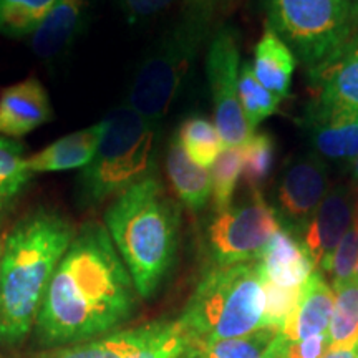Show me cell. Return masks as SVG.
<instances>
[{"label":"cell","instance_id":"6da1fadb","mask_svg":"<svg viewBox=\"0 0 358 358\" xmlns=\"http://www.w3.org/2000/svg\"><path fill=\"white\" fill-rule=\"evenodd\" d=\"M136 287L105 224L85 222L55 268L38 317L45 345L80 343L113 332L136 307Z\"/></svg>","mask_w":358,"mask_h":358},{"label":"cell","instance_id":"7a4b0ae2","mask_svg":"<svg viewBox=\"0 0 358 358\" xmlns=\"http://www.w3.org/2000/svg\"><path fill=\"white\" fill-rule=\"evenodd\" d=\"M75 232L64 214L47 208L27 214L8 232L0 264V342L15 343L32 330Z\"/></svg>","mask_w":358,"mask_h":358},{"label":"cell","instance_id":"3957f363","mask_svg":"<svg viewBox=\"0 0 358 358\" xmlns=\"http://www.w3.org/2000/svg\"><path fill=\"white\" fill-rule=\"evenodd\" d=\"M105 227L138 295L153 297L176 257L178 204L158 179L150 176L116 196L105 213Z\"/></svg>","mask_w":358,"mask_h":358},{"label":"cell","instance_id":"277c9868","mask_svg":"<svg viewBox=\"0 0 358 358\" xmlns=\"http://www.w3.org/2000/svg\"><path fill=\"white\" fill-rule=\"evenodd\" d=\"M178 324L189 340V347L243 337L264 329L257 261L211 268L187 301Z\"/></svg>","mask_w":358,"mask_h":358},{"label":"cell","instance_id":"5b68a950","mask_svg":"<svg viewBox=\"0 0 358 358\" xmlns=\"http://www.w3.org/2000/svg\"><path fill=\"white\" fill-rule=\"evenodd\" d=\"M213 2L189 0L181 19L148 50L134 71L127 105L156 127L181 93L191 66L208 37Z\"/></svg>","mask_w":358,"mask_h":358},{"label":"cell","instance_id":"8992f818","mask_svg":"<svg viewBox=\"0 0 358 358\" xmlns=\"http://www.w3.org/2000/svg\"><path fill=\"white\" fill-rule=\"evenodd\" d=\"M96 153L78 179L85 203L100 204L150 178L155 166L156 124L129 105L115 108L105 120Z\"/></svg>","mask_w":358,"mask_h":358},{"label":"cell","instance_id":"52a82bcc","mask_svg":"<svg viewBox=\"0 0 358 358\" xmlns=\"http://www.w3.org/2000/svg\"><path fill=\"white\" fill-rule=\"evenodd\" d=\"M267 29L292 50L308 75L358 37V0H264Z\"/></svg>","mask_w":358,"mask_h":358},{"label":"cell","instance_id":"ba28073f","mask_svg":"<svg viewBox=\"0 0 358 358\" xmlns=\"http://www.w3.org/2000/svg\"><path fill=\"white\" fill-rule=\"evenodd\" d=\"M280 229L272 206L262 191L249 189L243 203L214 214L206 231V243L216 267L257 261L271 237Z\"/></svg>","mask_w":358,"mask_h":358},{"label":"cell","instance_id":"9c48e42d","mask_svg":"<svg viewBox=\"0 0 358 358\" xmlns=\"http://www.w3.org/2000/svg\"><path fill=\"white\" fill-rule=\"evenodd\" d=\"M239 45L236 32L221 29L209 43L206 75L214 105V124L227 148L244 146L252 136L239 100Z\"/></svg>","mask_w":358,"mask_h":358},{"label":"cell","instance_id":"30bf717a","mask_svg":"<svg viewBox=\"0 0 358 358\" xmlns=\"http://www.w3.org/2000/svg\"><path fill=\"white\" fill-rule=\"evenodd\" d=\"M329 192V173L322 156H299L282 169L272 194V209L282 229L301 237Z\"/></svg>","mask_w":358,"mask_h":358},{"label":"cell","instance_id":"8fae6325","mask_svg":"<svg viewBox=\"0 0 358 358\" xmlns=\"http://www.w3.org/2000/svg\"><path fill=\"white\" fill-rule=\"evenodd\" d=\"M308 78L315 96L306 120L358 113V37Z\"/></svg>","mask_w":358,"mask_h":358},{"label":"cell","instance_id":"7c38bea8","mask_svg":"<svg viewBox=\"0 0 358 358\" xmlns=\"http://www.w3.org/2000/svg\"><path fill=\"white\" fill-rule=\"evenodd\" d=\"M355 191L345 185L327 192L310 222L299 237L313 267H324L343 236L353 226Z\"/></svg>","mask_w":358,"mask_h":358},{"label":"cell","instance_id":"4fadbf2b","mask_svg":"<svg viewBox=\"0 0 358 358\" xmlns=\"http://www.w3.org/2000/svg\"><path fill=\"white\" fill-rule=\"evenodd\" d=\"M53 108L38 78H27L0 92V134L22 138L52 122Z\"/></svg>","mask_w":358,"mask_h":358},{"label":"cell","instance_id":"5bb4252c","mask_svg":"<svg viewBox=\"0 0 358 358\" xmlns=\"http://www.w3.org/2000/svg\"><path fill=\"white\" fill-rule=\"evenodd\" d=\"M92 0H57L32 35V50L40 60L55 62L73 47L87 24Z\"/></svg>","mask_w":358,"mask_h":358},{"label":"cell","instance_id":"9a60e30c","mask_svg":"<svg viewBox=\"0 0 358 358\" xmlns=\"http://www.w3.org/2000/svg\"><path fill=\"white\" fill-rule=\"evenodd\" d=\"M257 264L262 279L290 289L302 287L315 268L299 237L282 227L271 237Z\"/></svg>","mask_w":358,"mask_h":358},{"label":"cell","instance_id":"2e32d148","mask_svg":"<svg viewBox=\"0 0 358 358\" xmlns=\"http://www.w3.org/2000/svg\"><path fill=\"white\" fill-rule=\"evenodd\" d=\"M168 325L169 322H151L134 329L115 330L42 358H136L153 345Z\"/></svg>","mask_w":358,"mask_h":358},{"label":"cell","instance_id":"e0dca14e","mask_svg":"<svg viewBox=\"0 0 358 358\" xmlns=\"http://www.w3.org/2000/svg\"><path fill=\"white\" fill-rule=\"evenodd\" d=\"M103 131H105V122L66 134L38 153L25 158L27 169L32 174L83 169L95 156Z\"/></svg>","mask_w":358,"mask_h":358},{"label":"cell","instance_id":"ac0fdd59","mask_svg":"<svg viewBox=\"0 0 358 358\" xmlns=\"http://www.w3.org/2000/svg\"><path fill=\"white\" fill-rule=\"evenodd\" d=\"M335 292L319 271H313L302 285L301 297L292 315L289 317L282 335L287 342H295L329 330L334 310Z\"/></svg>","mask_w":358,"mask_h":358},{"label":"cell","instance_id":"d6986e66","mask_svg":"<svg viewBox=\"0 0 358 358\" xmlns=\"http://www.w3.org/2000/svg\"><path fill=\"white\" fill-rule=\"evenodd\" d=\"M297 65V58L271 29L259 40L254 50V75L262 87L268 90L279 100L289 96L292 75Z\"/></svg>","mask_w":358,"mask_h":358},{"label":"cell","instance_id":"ffe728a7","mask_svg":"<svg viewBox=\"0 0 358 358\" xmlns=\"http://www.w3.org/2000/svg\"><path fill=\"white\" fill-rule=\"evenodd\" d=\"M166 171L176 196L191 211H201L211 199V173L192 163L176 134L169 143Z\"/></svg>","mask_w":358,"mask_h":358},{"label":"cell","instance_id":"44dd1931","mask_svg":"<svg viewBox=\"0 0 358 358\" xmlns=\"http://www.w3.org/2000/svg\"><path fill=\"white\" fill-rule=\"evenodd\" d=\"M315 153L330 159H353L358 156V113L325 120H306Z\"/></svg>","mask_w":358,"mask_h":358},{"label":"cell","instance_id":"7402d4cb","mask_svg":"<svg viewBox=\"0 0 358 358\" xmlns=\"http://www.w3.org/2000/svg\"><path fill=\"white\" fill-rule=\"evenodd\" d=\"M176 138L192 163L204 169L211 168L217 156L227 148L216 124L199 115L186 118L179 127Z\"/></svg>","mask_w":358,"mask_h":358},{"label":"cell","instance_id":"603a6c76","mask_svg":"<svg viewBox=\"0 0 358 358\" xmlns=\"http://www.w3.org/2000/svg\"><path fill=\"white\" fill-rule=\"evenodd\" d=\"M332 287L335 301L329 324V350L358 347V282L355 279Z\"/></svg>","mask_w":358,"mask_h":358},{"label":"cell","instance_id":"cb8c5ba5","mask_svg":"<svg viewBox=\"0 0 358 358\" xmlns=\"http://www.w3.org/2000/svg\"><path fill=\"white\" fill-rule=\"evenodd\" d=\"M24 153L22 143L0 134V217L12 208L32 179Z\"/></svg>","mask_w":358,"mask_h":358},{"label":"cell","instance_id":"d4e9b609","mask_svg":"<svg viewBox=\"0 0 358 358\" xmlns=\"http://www.w3.org/2000/svg\"><path fill=\"white\" fill-rule=\"evenodd\" d=\"M277 335L279 332L264 327L243 337L191 345L185 358H262Z\"/></svg>","mask_w":358,"mask_h":358},{"label":"cell","instance_id":"484cf974","mask_svg":"<svg viewBox=\"0 0 358 358\" xmlns=\"http://www.w3.org/2000/svg\"><path fill=\"white\" fill-rule=\"evenodd\" d=\"M55 3L57 0H0V35L32 37Z\"/></svg>","mask_w":358,"mask_h":358},{"label":"cell","instance_id":"4316f807","mask_svg":"<svg viewBox=\"0 0 358 358\" xmlns=\"http://www.w3.org/2000/svg\"><path fill=\"white\" fill-rule=\"evenodd\" d=\"M239 100L245 122L252 133L264 120L275 113L282 101L262 87L254 75L252 64L249 62H244L239 70Z\"/></svg>","mask_w":358,"mask_h":358},{"label":"cell","instance_id":"83f0119b","mask_svg":"<svg viewBox=\"0 0 358 358\" xmlns=\"http://www.w3.org/2000/svg\"><path fill=\"white\" fill-rule=\"evenodd\" d=\"M275 159V141L268 133H252L243 146V176L248 189H259L271 176Z\"/></svg>","mask_w":358,"mask_h":358},{"label":"cell","instance_id":"f1b7e54d","mask_svg":"<svg viewBox=\"0 0 358 358\" xmlns=\"http://www.w3.org/2000/svg\"><path fill=\"white\" fill-rule=\"evenodd\" d=\"M211 168V199L217 213L232 204V196L243 174V146L226 148Z\"/></svg>","mask_w":358,"mask_h":358},{"label":"cell","instance_id":"f546056e","mask_svg":"<svg viewBox=\"0 0 358 358\" xmlns=\"http://www.w3.org/2000/svg\"><path fill=\"white\" fill-rule=\"evenodd\" d=\"M262 302H264V327L282 334L289 317L297 307L302 287H280L262 279Z\"/></svg>","mask_w":358,"mask_h":358},{"label":"cell","instance_id":"4dcf8cb0","mask_svg":"<svg viewBox=\"0 0 358 358\" xmlns=\"http://www.w3.org/2000/svg\"><path fill=\"white\" fill-rule=\"evenodd\" d=\"M322 271L332 277V285L355 280L358 277V227L353 226L324 264Z\"/></svg>","mask_w":358,"mask_h":358},{"label":"cell","instance_id":"1f68e13d","mask_svg":"<svg viewBox=\"0 0 358 358\" xmlns=\"http://www.w3.org/2000/svg\"><path fill=\"white\" fill-rule=\"evenodd\" d=\"M187 348H189V340L176 320L169 322L164 334L136 358H185Z\"/></svg>","mask_w":358,"mask_h":358},{"label":"cell","instance_id":"d6a6232c","mask_svg":"<svg viewBox=\"0 0 358 358\" xmlns=\"http://www.w3.org/2000/svg\"><path fill=\"white\" fill-rule=\"evenodd\" d=\"M330 348L329 330L324 334L312 335V337L287 342L285 340L284 358H320Z\"/></svg>","mask_w":358,"mask_h":358},{"label":"cell","instance_id":"836d02e7","mask_svg":"<svg viewBox=\"0 0 358 358\" xmlns=\"http://www.w3.org/2000/svg\"><path fill=\"white\" fill-rule=\"evenodd\" d=\"M174 2L176 0H116L129 24L158 15Z\"/></svg>","mask_w":358,"mask_h":358},{"label":"cell","instance_id":"e575fe53","mask_svg":"<svg viewBox=\"0 0 358 358\" xmlns=\"http://www.w3.org/2000/svg\"><path fill=\"white\" fill-rule=\"evenodd\" d=\"M284 347H285V338L284 335L279 334L274 342L271 343V347L267 348V352L264 353L262 358H284Z\"/></svg>","mask_w":358,"mask_h":358},{"label":"cell","instance_id":"d590c367","mask_svg":"<svg viewBox=\"0 0 358 358\" xmlns=\"http://www.w3.org/2000/svg\"><path fill=\"white\" fill-rule=\"evenodd\" d=\"M357 353H358V347L338 348V350H329L320 358H357Z\"/></svg>","mask_w":358,"mask_h":358},{"label":"cell","instance_id":"8d00e7d4","mask_svg":"<svg viewBox=\"0 0 358 358\" xmlns=\"http://www.w3.org/2000/svg\"><path fill=\"white\" fill-rule=\"evenodd\" d=\"M350 171H352V176H353V181L358 185V156L357 158L352 159V164H350Z\"/></svg>","mask_w":358,"mask_h":358},{"label":"cell","instance_id":"74e56055","mask_svg":"<svg viewBox=\"0 0 358 358\" xmlns=\"http://www.w3.org/2000/svg\"><path fill=\"white\" fill-rule=\"evenodd\" d=\"M355 191V209H353V224L358 227V189Z\"/></svg>","mask_w":358,"mask_h":358},{"label":"cell","instance_id":"f35d334b","mask_svg":"<svg viewBox=\"0 0 358 358\" xmlns=\"http://www.w3.org/2000/svg\"><path fill=\"white\" fill-rule=\"evenodd\" d=\"M3 244H6V237H2V232H0V264H2V254H3Z\"/></svg>","mask_w":358,"mask_h":358},{"label":"cell","instance_id":"ab89813d","mask_svg":"<svg viewBox=\"0 0 358 358\" xmlns=\"http://www.w3.org/2000/svg\"><path fill=\"white\" fill-rule=\"evenodd\" d=\"M357 282H358V277H357Z\"/></svg>","mask_w":358,"mask_h":358},{"label":"cell","instance_id":"60d3db41","mask_svg":"<svg viewBox=\"0 0 358 358\" xmlns=\"http://www.w3.org/2000/svg\"><path fill=\"white\" fill-rule=\"evenodd\" d=\"M357 358H358V353H357Z\"/></svg>","mask_w":358,"mask_h":358}]
</instances>
